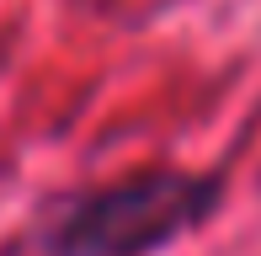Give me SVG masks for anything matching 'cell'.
Instances as JSON below:
<instances>
[{"label": "cell", "mask_w": 261, "mask_h": 256, "mask_svg": "<svg viewBox=\"0 0 261 256\" xmlns=\"http://www.w3.org/2000/svg\"><path fill=\"white\" fill-rule=\"evenodd\" d=\"M213 192H219L213 182L181 176V171L134 176L91 197H75L43 240L54 256H144L187 235L213 208Z\"/></svg>", "instance_id": "6da1fadb"}]
</instances>
